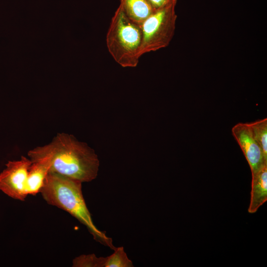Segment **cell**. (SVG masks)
<instances>
[{
  "label": "cell",
  "instance_id": "9",
  "mask_svg": "<svg viewBox=\"0 0 267 267\" xmlns=\"http://www.w3.org/2000/svg\"><path fill=\"white\" fill-rule=\"evenodd\" d=\"M119 5L128 18L140 26L155 11L148 0H120Z\"/></svg>",
  "mask_w": 267,
  "mask_h": 267
},
{
  "label": "cell",
  "instance_id": "8",
  "mask_svg": "<svg viewBox=\"0 0 267 267\" xmlns=\"http://www.w3.org/2000/svg\"><path fill=\"white\" fill-rule=\"evenodd\" d=\"M252 176L251 200L248 212L254 213L267 200V165Z\"/></svg>",
  "mask_w": 267,
  "mask_h": 267
},
{
  "label": "cell",
  "instance_id": "5",
  "mask_svg": "<svg viewBox=\"0 0 267 267\" xmlns=\"http://www.w3.org/2000/svg\"><path fill=\"white\" fill-rule=\"evenodd\" d=\"M32 163L29 158L23 156L19 160L9 161L0 173V190L13 199L25 201L28 195L27 178Z\"/></svg>",
  "mask_w": 267,
  "mask_h": 267
},
{
  "label": "cell",
  "instance_id": "3",
  "mask_svg": "<svg viewBox=\"0 0 267 267\" xmlns=\"http://www.w3.org/2000/svg\"><path fill=\"white\" fill-rule=\"evenodd\" d=\"M141 42L140 26L130 20L119 5L111 18L106 36L109 53L122 67H135L141 57Z\"/></svg>",
  "mask_w": 267,
  "mask_h": 267
},
{
  "label": "cell",
  "instance_id": "7",
  "mask_svg": "<svg viewBox=\"0 0 267 267\" xmlns=\"http://www.w3.org/2000/svg\"><path fill=\"white\" fill-rule=\"evenodd\" d=\"M32 161L27 178L26 191L27 195H35L40 192L49 172L51 162L48 157L45 156Z\"/></svg>",
  "mask_w": 267,
  "mask_h": 267
},
{
  "label": "cell",
  "instance_id": "4",
  "mask_svg": "<svg viewBox=\"0 0 267 267\" xmlns=\"http://www.w3.org/2000/svg\"><path fill=\"white\" fill-rule=\"evenodd\" d=\"M177 3L173 2L155 10L141 25L140 56L169 45L176 31Z\"/></svg>",
  "mask_w": 267,
  "mask_h": 267
},
{
  "label": "cell",
  "instance_id": "11",
  "mask_svg": "<svg viewBox=\"0 0 267 267\" xmlns=\"http://www.w3.org/2000/svg\"><path fill=\"white\" fill-rule=\"evenodd\" d=\"M114 252L106 257L104 267H133L123 247L115 248Z\"/></svg>",
  "mask_w": 267,
  "mask_h": 267
},
{
  "label": "cell",
  "instance_id": "12",
  "mask_svg": "<svg viewBox=\"0 0 267 267\" xmlns=\"http://www.w3.org/2000/svg\"><path fill=\"white\" fill-rule=\"evenodd\" d=\"M106 257H97L95 254L82 255L74 258L73 267H104Z\"/></svg>",
  "mask_w": 267,
  "mask_h": 267
},
{
  "label": "cell",
  "instance_id": "6",
  "mask_svg": "<svg viewBox=\"0 0 267 267\" xmlns=\"http://www.w3.org/2000/svg\"><path fill=\"white\" fill-rule=\"evenodd\" d=\"M231 132L248 162L252 175L267 165V159L254 138L248 123L236 124L232 127Z\"/></svg>",
  "mask_w": 267,
  "mask_h": 267
},
{
  "label": "cell",
  "instance_id": "10",
  "mask_svg": "<svg viewBox=\"0 0 267 267\" xmlns=\"http://www.w3.org/2000/svg\"><path fill=\"white\" fill-rule=\"evenodd\" d=\"M252 134L267 159V118L248 123Z\"/></svg>",
  "mask_w": 267,
  "mask_h": 267
},
{
  "label": "cell",
  "instance_id": "13",
  "mask_svg": "<svg viewBox=\"0 0 267 267\" xmlns=\"http://www.w3.org/2000/svg\"><path fill=\"white\" fill-rule=\"evenodd\" d=\"M151 6L156 10L173 2H177V0H148Z\"/></svg>",
  "mask_w": 267,
  "mask_h": 267
},
{
  "label": "cell",
  "instance_id": "2",
  "mask_svg": "<svg viewBox=\"0 0 267 267\" xmlns=\"http://www.w3.org/2000/svg\"><path fill=\"white\" fill-rule=\"evenodd\" d=\"M82 182L56 173L49 172L41 189L48 204L63 210L85 225L97 242L114 250L112 240L94 224L83 197Z\"/></svg>",
  "mask_w": 267,
  "mask_h": 267
},
{
  "label": "cell",
  "instance_id": "1",
  "mask_svg": "<svg viewBox=\"0 0 267 267\" xmlns=\"http://www.w3.org/2000/svg\"><path fill=\"white\" fill-rule=\"evenodd\" d=\"M28 156L31 161L47 157L51 162L49 172L82 183L92 181L98 175L99 161L94 151L68 134L58 133L49 143L29 150Z\"/></svg>",
  "mask_w": 267,
  "mask_h": 267
}]
</instances>
